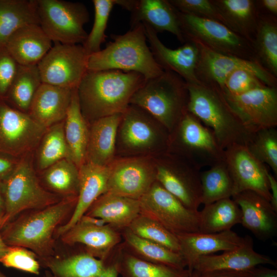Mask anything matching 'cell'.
<instances>
[{
	"label": "cell",
	"mask_w": 277,
	"mask_h": 277,
	"mask_svg": "<svg viewBox=\"0 0 277 277\" xmlns=\"http://www.w3.org/2000/svg\"><path fill=\"white\" fill-rule=\"evenodd\" d=\"M143 24L151 52L162 69L176 73L187 84L200 83L195 75L200 54L198 45L186 41L176 49L169 48L161 41L157 32L148 25Z\"/></svg>",
	"instance_id": "d6986e66"
},
{
	"label": "cell",
	"mask_w": 277,
	"mask_h": 277,
	"mask_svg": "<svg viewBox=\"0 0 277 277\" xmlns=\"http://www.w3.org/2000/svg\"><path fill=\"white\" fill-rule=\"evenodd\" d=\"M5 201V214L0 230L17 215L28 210L44 208L61 199L45 189L27 160L18 161L10 175L1 181Z\"/></svg>",
	"instance_id": "52a82bcc"
},
{
	"label": "cell",
	"mask_w": 277,
	"mask_h": 277,
	"mask_svg": "<svg viewBox=\"0 0 277 277\" xmlns=\"http://www.w3.org/2000/svg\"><path fill=\"white\" fill-rule=\"evenodd\" d=\"M241 216L240 207L231 198L204 205L199 211V232L214 233L231 230L241 224Z\"/></svg>",
	"instance_id": "836d02e7"
},
{
	"label": "cell",
	"mask_w": 277,
	"mask_h": 277,
	"mask_svg": "<svg viewBox=\"0 0 277 277\" xmlns=\"http://www.w3.org/2000/svg\"><path fill=\"white\" fill-rule=\"evenodd\" d=\"M77 196H67L43 209L30 210L6 224L1 233L9 246L26 248L41 258L54 253L56 229L72 214Z\"/></svg>",
	"instance_id": "7a4b0ae2"
},
{
	"label": "cell",
	"mask_w": 277,
	"mask_h": 277,
	"mask_svg": "<svg viewBox=\"0 0 277 277\" xmlns=\"http://www.w3.org/2000/svg\"><path fill=\"white\" fill-rule=\"evenodd\" d=\"M94 19L92 29L82 45L88 55L101 50L102 44L106 41L105 31L108 20L115 0H93Z\"/></svg>",
	"instance_id": "ee69618b"
},
{
	"label": "cell",
	"mask_w": 277,
	"mask_h": 277,
	"mask_svg": "<svg viewBox=\"0 0 277 277\" xmlns=\"http://www.w3.org/2000/svg\"><path fill=\"white\" fill-rule=\"evenodd\" d=\"M250 152L259 161L267 165L277 175V130L269 128L253 133L247 145Z\"/></svg>",
	"instance_id": "7bdbcfd3"
},
{
	"label": "cell",
	"mask_w": 277,
	"mask_h": 277,
	"mask_svg": "<svg viewBox=\"0 0 277 277\" xmlns=\"http://www.w3.org/2000/svg\"><path fill=\"white\" fill-rule=\"evenodd\" d=\"M212 1L219 10L223 24L252 44L260 16L256 1Z\"/></svg>",
	"instance_id": "4dcf8cb0"
},
{
	"label": "cell",
	"mask_w": 277,
	"mask_h": 277,
	"mask_svg": "<svg viewBox=\"0 0 277 277\" xmlns=\"http://www.w3.org/2000/svg\"><path fill=\"white\" fill-rule=\"evenodd\" d=\"M140 210L138 200L105 192L94 202L85 215L101 219L118 231L128 228Z\"/></svg>",
	"instance_id": "f546056e"
},
{
	"label": "cell",
	"mask_w": 277,
	"mask_h": 277,
	"mask_svg": "<svg viewBox=\"0 0 277 277\" xmlns=\"http://www.w3.org/2000/svg\"><path fill=\"white\" fill-rule=\"evenodd\" d=\"M177 14L185 42H194L220 54L259 62L252 43L223 24L177 10Z\"/></svg>",
	"instance_id": "9c48e42d"
},
{
	"label": "cell",
	"mask_w": 277,
	"mask_h": 277,
	"mask_svg": "<svg viewBox=\"0 0 277 277\" xmlns=\"http://www.w3.org/2000/svg\"><path fill=\"white\" fill-rule=\"evenodd\" d=\"M200 179L201 204L206 205L233 196V183L225 161L201 172Z\"/></svg>",
	"instance_id": "f35d334b"
},
{
	"label": "cell",
	"mask_w": 277,
	"mask_h": 277,
	"mask_svg": "<svg viewBox=\"0 0 277 277\" xmlns=\"http://www.w3.org/2000/svg\"><path fill=\"white\" fill-rule=\"evenodd\" d=\"M106 192L139 200L156 181L155 159L150 156L115 159Z\"/></svg>",
	"instance_id": "9a60e30c"
},
{
	"label": "cell",
	"mask_w": 277,
	"mask_h": 277,
	"mask_svg": "<svg viewBox=\"0 0 277 277\" xmlns=\"http://www.w3.org/2000/svg\"><path fill=\"white\" fill-rule=\"evenodd\" d=\"M138 200L140 213L156 221L171 233L199 232V211L186 207L156 181Z\"/></svg>",
	"instance_id": "8fae6325"
},
{
	"label": "cell",
	"mask_w": 277,
	"mask_h": 277,
	"mask_svg": "<svg viewBox=\"0 0 277 277\" xmlns=\"http://www.w3.org/2000/svg\"><path fill=\"white\" fill-rule=\"evenodd\" d=\"M180 12L223 24L222 18L212 0H169Z\"/></svg>",
	"instance_id": "7dc6e473"
},
{
	"label": "cell",
	"mask_w": 277,
	"mask_h": 277,
	"mask_svg": "<svg viewBox=\"0 0 277 277\" xmlns=\"http://www.w3.org/2000/svg\"><path fill=\"white\" fill-rule=\"evenodd\" d=\"M41 140L37 159L39 169L45 170L64 159L71 160L65 137L64 121L48 128Z\"/></svg>",
	"instance_id": "60d3db41"
},
{
	"label": "cell",
	"mask_w": 277,
	"mask_h": 277,
	"mask_svg": "<svg viewBox=\"0 0 277 277\" xmlns=\"http://www.w3.org/2000/svg\"><path fill=\"white\" fill-rule=\"evenodd\" d=\"M259 265L251 268L246 271L251 277H277V270Z\"/></svg>",
	"instance_id": "f5cc1de1"
},
{
	"label": "cell",
	"mask_w": 277,
	"mask_h": 277,
	"mask_svg": "<svg viewBox=\"0 0 277 277\" xmlns=\"http://www.w3.org/2000/svg\"><path fill=\"white\" fill-rule=\"evenodd\" d=\"M262 264L276 266V264L269 256L256 252L253 249L252 239L246 235L242 244L234 249L221 254H211L198 258L194 263L193 271L200 273L219 270L245 271Z\"/></svg>",
	"instance_id": "cb8c5ba5"
},
{
	"label": "cell",
	"mask_w": 277,
	"mask_h": 277,
	"mask_svg": "<svg viewBox=\"0 0 277 277\" xmlns=\"http://www.w3.org/2000/svg\"><path fill=\"white\" fill-rule=\"evenodd\" d=\"M52 41L38 24H30L16 31L5 47L19 65H37L52 47Z\"/></svg>",
	"instance_id": "f1b7e54d"
},
{
	"label": "cell",
	"mask_w": 277,
	"mask_h": 277,
	"mask_svg": "<svg viewBox=\"0 0 277 277\" xmlns=\"http://www.w3.org/2000/svg\"><path fill=\"white\" fill-rule=\"evenodd\" d=\"M167 152L200 169L225 161V150L212 130L188 111L170 133Z\"/></svg>",
	"instance_id": "ba28073f"
},
{
	"label": "cell",
	"mask_w": 277,
	"mask_h": 277,
	"mask_svg": "<svg viewBox=\"0 0 277 277\" xmlns=\"http://www.w3.org/2000/svg\"><path fill=\"white\" fill-rule=\"evenodd\" d=\"M266 86L254 73L245 69H239L227 77L222 91L231 95H240Z\"/></svg>",
	"instance_id": "bcb514c9"
},
{
	"label": "cell",
	"mask_w": 277,
	"mask_h": 277,
	"mask_svg": "<svg viewBox=\"0 0 277 277\" xmlns=\"http://www.w3.org/2000/svg\"><path fill=\"white\" fill-rule=\"evenodd\" d=\"M15 157L0 152V181L8 177L12 172L18 161Z\"/></svg>",
	"instance_id": "681fc988"
},
{
	"label": "cell",
	"mask_w": 277,
	"mask_h": 277,
	"mask_svg": "<svg viewBox=\"0 0 277 277\" xmlns=\"http://www.w3.org/2000/svg\"><path fill=\"white\" fill-rule=\"evenodd\" d=\"M52 277H117L115 265L86 252L65 258H41Z\"/></svg>",
	"instance_id": "4316f807"
},
{
	"label": "cell",
	"mask_w": 277,
	"mask_h": 277,
	"mask_svg": "<svg viewBox=\"0 0 277 277\" xmlns=\"http://www.w3.org/2000/svg\"><path fill=\"white\" fill-rule=\"evenodd\" d=\"M113 41L89 55L87 71L119 70L136 72L146 80L161 75L164 70L155 61L147 44L145 28L138 24L124 34H112Z\"/></svg>",
	"instance_id": "277c9868"
},
{
	"label": "cell",
	"mask_w": 277,
	"mask_h": 277,
	"mask_svg": "<svg viewBox=\"0 0 277 277\" xmlns=\"http://www.w3.org/2000/svg\"><path fill=\"white\" fill-rule=\"evenodd\" d=\"M5 207L4 195L3 193L1 181H0V224L5 214Z\"/></svg>",
	"instance_id": "11a10c76"
},
{
	"label": "cell",
	"mask_w": 277,
	"mask_h": 277,
	"mask_svg": "<svg viewBox=\"0 0 277 277\" xmlns=\"http://www.w3.org/2000/svg\"><path fill=\"white\" fill-rule=\"evenodd\" d=\"M260 13L277 17V0L256 1Z\"/></svg>",
	"instance_id": "816d5d0a"
},
{
	"label": "cell",
	"mask_w": 277,
	"mask_h": 277,
	"mask_svg": "<svg viewBox=\"0 0 277 277\" xmlns=\"http://www.w3.org/2000/svg\"><path fill=\"white\" fill-rule=\"evenodd\" d=\"M252 45L259 63L277 77V17L260 13Z\"/></svg>",
	"instance_id": "d590c367"
},
{
	"label": "cell",
	"mask_w": 277,
	"mask_h": 277,
	"mask_svg": "<svg viewBox=\"0 0 277 277\" xmlns=\"http://www.w3.org/2000/svg\"><path fill=\"white\" fill-rule=\"evenodd\" d=\"M198 276L199 272L196 271L194 270L190 277H198Z\"/></svg>",
	"instance_id": "6f0895ef"
},
{
	"label": "cell",
	"mask_w": 277,
	"mask_h": 277,
	"mask_svg": "<svg viewBox=\"0 0 277 277\" xmlns=\"http://www.w3.org/2000/svg\"><path fill=\"white\" fill-rule=\"evenodd\" d=\"M198 277H251L244 271L219 270L205 272H199Z\"/></svg>",
	"instance_id": "f907efd6"
},
{
	"label": "cell",
	"mask_w": 277,
	"mask_h": 277,
	"mask_svg": "<svg viewBox=\"0 0 277 277\" xmlns=\"http://www.w3.org/2000/svg\"><path fill=\"white\" fill-rule=\"evenodd\" d=\"M44 180L47 185L64 197L77 196L78 168L69 159H62L45 169Z\"/></svg>",
	"instance_id": "ab89813d"
},
{
	"label": "cell",
	"mask_w": 277,
	"mask_h": 277,
	"mask_svg": "<svg viewBox=\"0 0 277 277\" xmlns=\"http://www.w3.org/2000/svg\"><path fill=\"white\" fill-rule=\"evenodd\" d=\"M73 90L42 83L33 97L28 113L46 128L63 121Z\"/></svg>",
	"instance_id": "484cf974"
},
{
	"label": "cell",
	"mask_w": 277,
	"mask_h": 277,
	"mask_svg": "<svg viewBox=\"0 0 277 277\" xmlns=\"http://www.w3.org/2000/svg\"><path fill=\"white\" fill-rule=\"evenodd\" d=\"M268 178L271 195L270 203L273 209L277 212V181L270 172L268 174Z\"/></svg>",
	"instance_id": "db71d44e"
},
{
	"label": "cell",
	"mask_w": 277,
	"mask_h": 277,
	"mask_svg": "<svg viewBox=\"0 0 277 277\" xmlns=\"http://www.w3.org/2000/svg\"><path fill=\"white\" fill-rule=\"evenodd\" d=\"M169 132L148 113L130 105L118 126L116 151L124 157L158 156L168 151Z\"/></svg>",
	"instance_id": "8992f818"
},
{
	"label": "cell",
	"mask_w": 277,
	"mask_h": 277,
	"mask_svg": "<svg viewBox=\"0 0 277 277\" xmlns=\"http://www.w3.org/2000/svg\"><path fill=\"white\" fill-rule=\"evenodd\" d=\"M88 56L82 45L55 43L37 64L42 83L77 88L87 71Z\"/></svg>",
	"instance_id": "4fadbf2b"
},
{
	"label": "cell",
	"mask_w": 277,
	"mask_h": 277,
	"mask_svg": "<svg viewBox=\"0 0 277 277\" xmlns=\"http://www.w3.org/2000/svg\"><path fill=\"white\" fill-rule=\"evenodd\" d=\"M39 25L52 41L62 44H83L88 34L84 28L89 12L80 2L37 0Z\"/></svg>",
	"instance_id": "30bf717a"
},
{
	"label": "cell",
	"mask_w": 277,
	"mask_h": 277,
	"mask_svg": "<svg viewBox=\"0 0 277 277\" xmlns=\"http://www.w3.org/2000/svg\"><path fill=\"white\" fill-rule=\"evenodd\" d=\"M64 130L70 159L79 168L86 162L89 129L81 111L77 88L72 91L70 105L64 120Z\"/></svg>",
	"instance_id": "1f68e13d"
},
{
	"label": "cell",
	"mask_w": 277,
	"mask_h": 277,
	"mask_svg": "<svg viewBox=\"0 0 277 277\" xmlns=\"http://www.w3.org/2000/svg\"><path fill=\"white\" fill-rule=\"evenodd\" d=\"M122 236L131 253L144 260L168 266L179 269H185L186 262L183 256L157 243L142 238L129 229L122 230Z\"/></svg>",
	"instance_id": "e575fe53"
},
{
	"label": "cell",
	"mask_w": 277,
	"mask_h": 277,
	"mask_svg": "<svg viewBox=\"0 0 277 277\" xmlns=\"http://www.w3.org/2000/svg\"><path fill=\"white\" fill-rule=\"evenodd\" d=\"M61 237L65 244L85 245L88 253L105 262L122 238L117 230L108 225L98 226L82 220Z\"/></svg>",
	"instance_id": "d4e9b609"
},
{
	"label": "cell",
	"mask_w": 277,
	"mask_h": 277,
	"mask_svg": "<svg viewBox=\"0 0 277 277\" xmlns=\"http://www.w3.org/2000/svg\"><path fill=\"white\" fill-rule=\"evenodd\" d=\"M179 242L180 254L191 275L198 258L219 251H228L239 247L244 237L231 230L214 233L190 232L176 235Z\"/></svg>",
	"instance_id": "603a6c76"
},
{
	"label": "cell",
	"mask_w": 277,
	"mask_h": 277,
	"mask_svg": "<svg viewBox=\"0 0 277 277\" xmlns=\"http://www.w3.org/2000/svg\"><path fill=\"white\" fill-rule=\"evenodd\" d=\"M116 5L131 12V28L145 24L157 33L169 32L185 43L177 10L169 0H116Z\"/></svg>",
	"instance_id": "ffe728a7"
},
{
	"label": "cell",
	"mask_w": 277,
	"mask_h": 277,
	"mask_svg": "<svg viewBox=\"0 0 277 277\" xmlns=\"http://www.w3.org/2000/svg\"><path fill=\"white\" fill-rule=\"evenodd\" d=\"M19 65L5 46H0V98L4 99Z\"/></svg>",
	"instance_id": "c3c4849f"
},
{
	"label": "cell",
	"mask_w": 277,
	"mask_h": 277,
	"mask_svg": "<svg viewBox=\"0 0 277 277\" xmlns=\"http://www.w3.org/2000/svg\"><path fill=\"white\" fill-rule=\"evenodd\" d=\"M0 277H8L0 270Z\"/></svg>",
	"instance_id": "91938a15"
},
{
	"label": "cell",
	"mask_w": 277,
	"mask_h": 277,
	"mask_svg": "<svg viewBox=\"0 0 277 277\" xmlns=\"http://www.w3.org/2000/svg\"><path fill=\"white\" fill-rule=\"evenodd\" d=\"M223 94L231 109L251 132L277 126V87L266 86L240 95Z\"/></svg>",
	"instance_id": "e0dca14e"
},
{
	"label": "cell",
	"mask_w": 277,
	"mask_h": 277,
	"mask_svg": "<svg viewBox=\"0 0 277 277\" xmlns=\"http://www.w3.org/2000/svg\"><path fill=\"white\" fill-rule=\"evenodd\" d=\"M225 161L233 183V196L250 190L270 202L269 171L266 165L255 158L246 145L233 144L225 149Z\"/></svg>",
	"instance_id": "ac0fdd59"
},
{
	"label": "cell",
	"mask_w": 277,
	"mask_h": 277,
	"mask_svg": "<svg viewBox=\"0 0 277 277\" xmlns=\"http://www.w3.org/2000/svg\"><path fill=\"white\" fill-rule=\"evenodd\" d=\"M196 43L200 54L195 75L200 83L216 87L222 91L225 81L231 73L239 69H245L255 74L267 86L277 87V77L259 62L220 54Z\"/></svg>",
	"instance_id": "2e32d148"
},
{
	"label": "cell",
	"mask_w": 277,
	"mask_h": 277,
	"mask_svg": "<svg viewBox=\"0 0 277 277\" xmlns=\"http://www.w3.org/2000/svg\"><path fill=\"white\" fill-rule=\"evenodd\" d=\"M187 111L212 130L223 149L233 144L247 146L254 133L234 113L221 90L200 83L187 84Z\"/></svg>",
	"instance_id": "3957f363"
},
{
	"label": "cell",
	"mask_w": 277,
	"mask_h": 277,
	"mask_svg": "<svg viewBox=\"0 0 277 277\" xmlns=\"http://www.w3.org/2000/svg\"><path fill=\"white\" fill-rule=\"evenodd\" d=\"M122 115L118 113L105 116L91 123L86 162L107 166L113 161L117 130Z\"/></svg>",
	"instance_id": "83f0119b"
},
{
	"label": "cell",
	"mask_w": 277,
	"mask_h": 277,
	"mask_svg": "<svg viewBox=\"0 0 277 277\" xmlns=\"http://www.w3.org/2000/svg\"><path fill=\"white\" fill-rule=\"evenodd\" d=\"M121 277H190L187 269H179L142 259L131 252H122L113 260Z\"/></svg>",
	"instance_id": "8d00e7d4"
},
{
	"label": "cell",
	"mask_w": 277,
	"mask_h": 277,
	"mask_svg": "<svg viewBox=\"0 0 277 277\" xmlns=\"http://www.w3.org/2000/svg\"><path fill=\"white\" fill-rule=\"evenodd\" d=\"M45 277H52L51 273L48 270L45 272Z\"/></svg>",
	"instance_id": "680465c9"
},
{
	"label": "cell",
	"mask_w": 277,
	"mask_h": 277,
	"mask_svg": "<svg viewBox=\"0 0 277 277\" xmlns=\"http://www.w3.org/2000/svg\"><path fill=\"white\" fill-rule=\"evenodd\" d=\"M0 263L6 267L38 275L40 263L37 255L32 251L21 246H9L0 259Z\"/></svg>",
	"instance_id": "f6af8a7d"
},
{
	"label": "cell",
	"mask_w": 277,
	"mask_h": 277,
	"mask_svg": "<svg viewBox=\"0 0 277 277\" xmlns=\"http://www.w3.org/2000/svg\"><path fill=\"white\" fill-rule=\"evenodd\" d=\"M9 246H8L5 242H4L0 230V259L7 252Z\"/></svg>",
	"instance_id": "9f6ffc18"
},
{
	"label": "cell",
	"mask_w": 277,
	"mask_h": 277,
	"mask_svg": "<svg viewBox=\"0 0 277 277\" xmlns=\"http://www.w3.org/2000/svg\"><path fill=\"white\" fill-rule=\"evenodd\" d=\"M188 97L186 81L175 72L164 71L146 80L130 105L146 111L170 133L187 111Z\"/></svg>",
	"instance_id": "5b68a950"
},
{
	"label": "cell",
	"mask_w": 277,
	"mask_h": 277,
	"mask_svg": "<svg viewBox=\"0 0 277 277\" xmlns=\"http://www.w3.org/2000/svg\"><path fill=\"white\" fill-rule=\"evenodd\" d=\"M155 169L157 182L186 207L197 210L201 204L200 168L167 152L155 159Z\"/></svg>",
	"instance_id": "7c38bea8"
},
{
	"label": "cell",
	"mask_w": 277,
	"mask_h": 277,
	"mask_svg": "<svg viewBox=\"0 0 277 277\" xmlns=\"http://www.w3.org/2000/svg\"><path fill=\"white\" fill-rule=\"evenodd\" d=\"M240 207L241 224L258 239L266 241L277 234V212L269 201L259 194L246 190L232 196Z\"/></svg>",
	"instance_id": "44dd1931"
},
{
	"label": "cell",
	"mask_w": 277,
	"mask_h": 277,
	"mask_svg": "<svg viewBox=\"0 0 277 277\" xmlns=\"http://www.w3.org/2000/svg\"><path fill=\"white\" fill-rule=\"evenodd\" d=\"M140 73L119 70L87 71L77 89L81 111L88 122L123 113L146 81Z\"/></svg>",
	"instance_id": "6da1fadb"
},
{
	"label": "cell",
	"mask_w": 277,
	"mask_h": 277,
	"mask_svg": "<svg viewBox=\"0 0 277 277\" xmlns=\"http://www.w3.org/2000/svg\"><path fill=\"white\" fill-rule=\"evenodd\" d=\"M127 228L142 238L180 253V244L176 235L148 216L140 213Z\"/></svg>",
	"instance_id": "b9f144b4"
},
{
	"label": "cell",
	"mask_w": 277,
	"mask_h": 277,
	"mask_svg": "<svg viewBox=\"0 0 277 277\" xmlns=\"http://www.w3.org/2000/svg\"><path fill=\"white\" fill-rule=\"evenodd\" d=\"M79 189L75 208L55 233L61 236L73 226L86 213L94 202L107 191L110 175V165L102 166L86 162L78 168Z\"/></svg>",
	"instance_id": "7402d4cb"
},
{
	"label": "cell",
	"mask_w": 277,
	"mask_h": 277,
	"mask_svg": "<svg viewBox=\"0 0 277 277\" xmlns=\"http://www.w3.org/2000/svg\"><path fill=\"white\" fill-rule=\"evenodd\" d=\"M38 24L37 0H0V46L19 28Z\"/></svg>",
	"instance_id": "d6a6232c"
},
{
	"label": "cell",
	"mask_w": 277,
	"mask_h": 277,
	"mask_svg": "<svg viewBox=\"0 0 277 277\" xmlns=\"http://www.w3.org/2000/svg\"><path fill=\"white\" fill-rule=\"evenodd\" d=\"M47 128L0 98V152L16 157L31 151Z\"/></svg>",
	"instance_id": "5bb4252c"
},
{
	"label": "cell",
	"mask_w": 277,
	"mask_h": 277,
	"mask_svg": "<svg viewBox=\"0 0 277 277\" xmlns=\"http://www.w3.org/2000/svg\"><path fill=\"white\" fill-rule=\"evenodd\" d=\"M42 83L37 65H19L3 100L12 107L28 113L33 97Z\"/></svg>",
	"instance_id": "74e56055"
}]
</instances>
